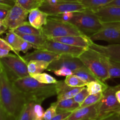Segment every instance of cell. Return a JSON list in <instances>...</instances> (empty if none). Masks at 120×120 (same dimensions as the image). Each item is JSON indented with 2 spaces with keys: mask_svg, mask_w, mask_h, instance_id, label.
I'll use <instances>...</instances> for the list:
<instances>
[{
  "mask_svg": "<svg viewBox=\"0 0 120 120\" xmlns=\"http://www.w3.org/2000/svg\"><path fill=\"white\" fill-rule=\"evenodd\" d=\"M0 101L8 114L16 120L26 103L25 97L14 86L1 63Z\"/></svg>",
  "mask_w": 120,
  "mask_h": 120,
  "instance_id": "obj_1",
  "label": "cell"
},
{
  "mask_svg": "<svg viewBox=\"0 0 120 120\" xmlns=\"http://www.w3.org/2000/svg\"><path fill=\"white\" fill-rule=\"evenodd\" d=\"M13 83L27 101L35 103L42 104L46 98L56 95L55 84H43L30 76L18 79Z\"/></svg>",
  "mask_w": 120,
  "mask_h": 120,
  "instance_id": "obj_2",
  "label": "cell"
},
{
  "mask_svg": "<svg viewBox=\"0 0 120 120\" xmlns=\"http://www.w3.org/2000/svg\"><path fill=\"white\" fill-rule=\"evenodd\" d=\"M79 58L97 79L104 82L110 79L108 70L109 58L105 55L88 48L79 56Z\"/></svg>",
  "mask_w": 120,
  "mask_h": 120,
  "instance_id": "obj_3",
  "label": "cell"
},
{
  "mask_svg": "<svg viewBox=\"0 0 120 120\" xmlns=\"http://www.w3.org/2000/svg\"><path fill=\"white\" fill-rule=\"evenodd\" d=\"M69 22L89 37L97 32L103 27V22L90 9L74 12L73 17Z\"/></svg>",
  "mask_w": 120,
  "mask_h": 120,
  "instance_id": "obj_4",
  "label": "cell"
},
{
  "mask_svg": "<svg viewBox=\"0 0 120 120\" xmlns=\"http://www.w3.org/2000/svg\"><path fill=\"white\" fill-rule=\"evenodd\" d=\"M42 34L47 39L72 35H86L76 26L48 16L46 24L41 29Z\"/></svg>",
  "mask_w": 120,
  "mask_h": 120,
  "instance_id": "obj_5",
  "label": "cell"
},
{
  "mask_svg": "<svg viewBox=\"0 0 120 120\" xmlns=\"http://www.w3.org/2000/svg\"><path fill=\"white\" fill-rule=\"evenodd\" d=\"M0 62L11 80L30 76L28 71V62L25 60L23 56L9 54L0 59Z\"/></svg>",
  "mask_w": 120,
  "mask_h": 120,
  "instance_id": "obj_6",
  "label": "cell"
},
{
  "mask_svg": "<svg viewBox=\"0 0 120 120\" xmlns=\"http://www.w3.org/2000/svg\"><path fill=\"white\" fill-rule=\"evenodd\" d=\"M39 9L46 13L48 16H53L66 12L83 11L87 8L73 0H50L43 1Z\"/></svg>",
  "mask_w": 120,
  "mask_h": 120,
  "instance_id": "obj_7",
  "label": "cell"
},
{
  "mask_svg": "<svg viewBox=\"0 0 120 120\" xmlns=\"http://www.w3.org/2000/svg\"><path fill=\"white\" fill-rule=\"evenodd\" d=\"M117 86H109L103 92V96L98 103V120L102 119L120 107L116 96Z\"/></svg>",
  "mask_w": 120,
  "mask_h": 120,
  "instance_id": "obj_8",
  "label": "cell"
},
{
  "mask_svg": "<svg viewBox=\"0 0 120 120\" xmlns=\"http://www.w3.org/2000/svg\"><path fill=\"white\" fill-rule=\"evenodd\" d=\"M117 22L103 23V27L97 32L90 36L91 41H104L112 44L120 43V31Z\"/></svg>",
  "mask_w": 120,
  "mask_h": 120,
  "instance_id": "obj_9",
  "label": "cell"
},
{
  "mask_svg": "<svg viewBox=\"0 0 120 120\" xmlns=\"http://www.w3.org/2000/svg\"><path fill=\"white\" fill-rule=\"evenodd\" d=\"M39 49H44L59 55H70L79 57V56L85 50L86 48L73 46L48 39Z\"/></svg>",
  "mask_w": 120,
  "mask_h": 120,
  "instance_id": "obj_10",
  "label": "cell"
},
{
  "mask_svg": "<svg viewBox=\"0 0 120 120\" xmlns=\"http://www.w3.org/2000/svg\"><path fill=\"white\" fill-rule=\"evenodd\" d=\"M29 11L22 8L18 3L9 10L8 14L3 23L8 29H14L28 19Z\"/></svg>",
  "mask_w": 120,
  "mask_h": 120,
  "instance_id": "obj_11",
  "label": "cell"
},
{
  "mask_svg": "<svg viewBox=\"0 0 120 120\" xmlns=\"http://www.w3.org/2000/svg\"><path fill=\"white\" fill-rule=\"evenodd\" d=\"M84 66L79 57L70 55H60L58 59L50 63L46 70L53 71L60 68H64L74 71Z\"/></svg>",
  "mask_w": 120,
  "mask_h": 120,
  "instance_id": "obj_12",
  "label": "cell"
},
{
  "mask_svg": "<svg viewBox=\"0 0 120 120\" xmlns=\"http://www.w3.org/2000/svg\"><path fill=\"white\" fill-rule=\"evenodd\" d=\"M103 23L120 22V7L106 5L91 9Z\"/></svg>",
  "mask_w": 120,
  "mask_h": 120,
  "instance_id": "obj_13",
  "label": "cell"
},
{
  "mask_svg": "<svg viewBox=\"0 0 120 120\" xmlns=\"http://www.w3.org/2000/svg\"><path fill=\"white\" fill-rule=\"evenodd\" d=\"M98 120V103L90 106L79 107L73 111L64 120Z\"/></svg>",
  "mask_w": 120,
  "mask_h": 120,
  "instance_id": "obj_14",
  "label": "cell"
},
{
  "mask_svg": "<svg viewBox=\"0 0 120 120\" xmlns=\"http://www.w3.org/2000/svg\"><path fill=\"white\" fill-rule=\"evenodd\" d=\"M89 48L101 53L111 60L120 63V43L100 45L93 42Z\"/></svg>",
  "mask_w": 120,
  "mask_h": 120,
  "instance_id": "obj_15",
  "label": "cell"
},
{
  "mask_svg": "<svg viewBox=\"0 0 120 120\" xmlns=\"http://www.w3.org/2000/svg\"><path fill=\"white\" fill-rule=\"evenodd\" d=\"M53 41L62 42L73 46L80 47L83 48H88L93 41L87 35H72V36H63V37L53 38Z\"/></svg>",
  "mask_w": 120,
  "mask_h": 120,
  "instance_id": "obj_16",
  "label": "cell"
},
{
  "mask_svg": "<svg viewBox=\"0 0 120 120\" xmlns=\"http://www.w3.org/2000/svg\"><path fill=\"white\" fill-rule=\"evenodd\" d=\"M56 86L57 101L63 100L69 98H72L79 93L84 87H73L66 84L64 80L57 81Z\"/></svg>",
  "mask_w": 120,
  "mask_h": 120,
  "instance_id": "obj_17",
  "label": "cell"
},
{
  "mask_svg": "<svg viewBox=\"0 0 120 120\" xmlns=\"http://www.w3.org/2000/svg\"><path fill=\"white\" fill-rule=\"evenodd\" d=\"M60 56V55L44 49H35L32 52L26 54L23 57L26 62L36 60L45 61L50 63L58 59Z\"/></svg>",
  "mask_w": 120,
  "mask_h": 120,
  "instance_id": "obj_18",
  "label": "cell"
},
{
  "mask_svg": "<svg viewBox=\"0 0 120 120\" xmlns=\"http://www.w3.org/2000/svg\"><path fill=\"white\" fill-rule=\"evenodd\" d=\"M48 15L42 11L39 8H35L29 11L28 15V22L34 27L41 29L46 24L48 20Z\"/></svg>",
  "mask_w": 120,
  "mask_h": 120,
  "instance_id": "obj_19",
  "label": "cell"
},
{
  "mask_svg": "<svg viewBox=\"0 0 120 120\" xmlns=\"http://www.w3.org/2000/svg\"><path fill=\"white\" fill-rule=\"evenodd\" d=\"M18 35L20 36L24 41L31 43L34 46L35 49H39L43 45L46 40V37L43 35H29L23 34L19 32H15Z\"/></svg>",
  "mask_w": 120,
  "mask_h": 120,
  "instance_id": "obj_20",
  "label": "cell"
},
{
  "mask_svg": "<svg viewBox=\"0 0 120 120\" xmlns=\"http://www.w3.org/2000/svg\"><path fill=\"white\" fill-rule=\"evenodd\" d=\"M55 104L57 112H71L80 107V104L75 101L73 98L56 101Z\"/></svg>",
  "mask_w": 120,
  "mask_h": 120,
  "instance_id": "obj_21",
  "label": "cell"
},
{
  "mask_svg": "<svg viewBox=\"0 0 120 120\" xmlns=\"http://www.w3.org/2000/svg\"><path fill=\"white\" fill-rule=\"evenodd\" d=\"M4 39L12 47L14 53L18 56L19 55V47L22 41V39L11 29H8Z\"/></svg>",
  "mask_w": 120,
  "mask_h": 120,
  "instance_id": "obj_22",
  "label": "cell"
},
{
  "mask_svg": "<svg viewBox=\"0 0 120 120\" xmlns=\"http://www.w3.org/2000/svg\"><path fill=\"white\" fill-rule=\"evenodd\" d=\"M50 63L41 60H30L28 62V71L30 76L36 74L41 73L44 70H47Z\"/></svg>",
  "mask_w": 120,
  "mask_h": 120,
  "instance_id": "obj_23",
  "label": "cell"
},
{
  "mask_svg": "<svg viewBox=\"0 0 120 120\" xmlns=\"http://www.w3.org/2000/svg\"><path fill=\"white\" fill-rule=\"evenodd\" d=\"M109 86L105 83L104 82L97 79L88 83L86 85V89L89 94H94L103 93L106 90Z\"/></svg>",
  "mask_w": 120,
  "mask_h": 120,
  "instance_id": "obj_24",
  "label": "cell"
},
{
  "mask_svg": "<svg viewBox=\"0 0 120 120\" xmlns=\"http://www.w3.org/2000/svg\"><path fill=\"white\" fill-rule=\"evenodd\" d=\"M84 5L87 9H95L107 5L113 0H73Z\"/></svg>",
  "mask_w": 120,
  "mask_h": 120,
  "instance_id": "obj_25",
  "label": "cell"
},
{
  "mask_svg": "<svg viewBox=\"0 0 120 120\" xmlns=\"http://www.w3.org/2000/svg\"><path fill=\"white\" fill-rule=\"evenodd\" d=\"M73 74L78 76L86 83L97 80L92 72L85 66L73 71Z\"/></svg>",
  "mask_w": 120,
  "mask_h": 120,
  "instance_id": "obj_26",
  "label": "cell"
},
{
  "mask_svg": "<svg viewBox=\"0 0 120 120\" xmlns=\"http://www.w3.org/2000/svg\"><path fill=\"white\" fill-rule=\"evenodd\" d=\"M35 104L32 101H27L15 120H33V108Z\"/></svg>",
  "mask_w": 120,
  "mask_h": 120,
  "instance_id": "obj_27",
  "label": "cell"
},
{
  "mask_svg": "<svg viewBox=\"0 0 120 120\" xmlns=\"http://www.w3.org/2000/svg\"><path fill=\"white\" fill-rule=\"evenodd\" d=\"M11 30H12L15 32H19L23 34H29V35H41L42 34L41 29L34 28L28 21L21 24L15 29H11Z\"/></svg>",
  "mask_w": 120,
  "mask_h": 120,
  "instance_id": "obj_28",
  "label": "cell"
},
{
  "mask_svg": "<svg viewBox=\"0 0 120 120\" xmlns=\"http://www.w3.org/2000/svg\"><path fill=\"white\" fill-rule=\"evenodd\" d=\"M16 2L29 12L35 8H39L43 3V0H16Z\"/></svg>",
  "mask_w": 120,
  "mask_h": 120,
  "instance_id": "obj_29",
  "label": "cell"
},
{
  "mask_svg": "<svg viewBox=\"0 0 120 120\" xmlns=\"http://www.w3.org/2000/svg\"><path fill=\"white\" fill-rule=\"evenodd\" d=\"M64 82L68 86L73 87H86L87 83H86L81 79H80L78 76L75 75H71L66 77Z\"/></svg>",
  "mask_w": 120,
  "mask_h": 120,
  "instance_id": "obj_30",
  "label": "cell"
},
{
  "mask_svg": "<svg viewBox=\"0 0 120 120\" xmlns=\"http://www.w3.org/2000/svg\"><path fill=\"white\" fill-rule=\"evenodd\" d=\"M31 77H34L35 79L39 82L40 83H43L46 84H56L57 82V80L54 77L47 74L46 73H41L36 74Z\"/></svg>",
  "mask_w": 120,
  "mask_h": 120,
  "instance_id": "obj_31",
  "label": "cell"
},
{
  "mask_svg": "<svg viewBox=\"0 0 120 120\" xmlns=\"http://www.w3.org/2000/svg\"><path fill=\"white\" fill-rule=\"evenodd\" d=\"M108 70H109L110 79L120 78V63L114 62L109 59L108 62Z\"/></svg>",
  "mask_w": 120,
  "mask_h": 120,
  "instance_id": "obj_32",
  "label": "cell"
},
{
  "mask_svg": "<svg viewBox=\"0 0 120 120\" xmlns=\"http://www.w3.org/2000/svg\"><path fill=\"white\" fill-rule=\"evenodd\" d=\"M103 96V93L94 94H89L85 100L80 105V107H84L90 106L98 103Z\"/></svg>",
  "mask_w": 120,
  "mask_h": 120,
  "instance_id": "obj_33",
  "label": "cell"
},
{
  "mask_svg": "<svg viewBox=\"0 0 120 120\" xmlns=\"http://www.w3.org/2000/svg\"><path fill=\"white\" fill-rule=\"evenodd\" d=\"M10 51L13 52L12 47L4 39L0 37V59L8 56Z\"/></svg>",
  "mask_w": 120,
  "mask_h": 120,
  "instance_id": "obj_34",
  "label": "cell"
},
{
  "mask_svg": "<svg viewBox=\"0 0 120 120\" xmlns=\"http://www.w3.org/2000/svg\"><path fill=\"white\" fill-rule=\"evenodd\" d=\"M44 113L41 104L35 103L33 108V120H43Z\"/></svg>",
  "mask_w": 120,
  "mask_h": 120,
  "instance_id": "obj_35",
  "label": "cell"
},
{
  "mask_svg": "<svg viewBox=\"0 0 120 120\" xmlns=\"http://www.w3.org/2000/svg\"><path fill=\"white\" fill-rule=\"evenodd\" d=\"M57 114V107L55 103L50 104V107L45 111L43 120H50Z\"/></svg>",
  "mask_w": 120,
  "mask_h": 120,
  "instance_id": "obj_36",
  "label": "cell"
},
{
  "mask_svg": "<svg viewBox=\"0 0 120 120\" xmlns=\"http://www.w3.org/2000/svg\"><path fill=\"white\" fill-rule=\"evenodd\" d=\"M89 95V92H88L87 90L86 87H84L79 93L77 94L75 97H73V99L75 100V101L76 102H77V103L81 105L82 103L84 102V101L85 100L86 98H87L88 96Z\"/></svg>",
  "mask_w": 120,
  "mask_h": 120,
  "instance_id": "obj_37",
  "label": "cell"
},
{
  "mask_svg": "<svg viewBox=\"0 0 120 120\" xmlns=\"http://www.w3.org/2000/svg\"><path fill=\"white\" fill-rule=\"evenodd\" d=\"M74 12H66L62 13V14H58L53 16H50L53 18L57 19L60 20V21H64V22H69L73 17Z\"/></svg>",
  "mask_w": 120,
  "mask_h": 120,
  "instance_id": "obj_38",
  "label": "cell"
},
{
  "mask_svg": "<svg viewBox=\"0 0 120 120\" xmlns=\"http://www.w3.org/2000/svg\"><path fill=\"white\" fill-rule=\"evenodd\" d=\"M0 120H15L14 117H12L6 111L0 101Z\"/></svg>",
  "mask_w": 120,
  "mask_h": 120,
  "instance_id": "obj_39",
  "label": "cell"
},
{
  "mask_svg": "<svg viewBox=\"0 0 120 120\" xmlns=\"http://www.w3.org/2000/svg\"><path fill=\"white\" fill-rule=\"evenodd\" d=\"M53 73L57 76H68L69 75H73V71L68 68H60L59 69L55 70L53 71Z\"/></svg>",
  "mask_w": 120,
  "mask_h": 120,
  "instance_id": "obj_40",
  "label": "cell"
},
{
  "mask_svg": "<svg viewBox=\"0 0 120 120\" xmlns=\"http://www.w3.org/2000/svg\"><path fill=\"white\" fill-rule=\"evenodd\" d=\"M32 48L34 49V46L31 43L22 39L19 47V52H22L23 53H26L30 49H32Z\"/></svg>",
  "mask_w": 120,
  "mask_h": 120,
  "instance_id": "obj_41",
  "label": "cell"
},
{
  "mask_svg": "<svg viewBox=\"0 0 120 120\" xmlns=\"http://www.w3.org/2000/svg\"><path fill=\"white\" fill-rule=\"evenodd\" d=\"M15 3L14 0H0V7L10 9Z\"/></svg>",
  "mask_w": 120,
  "mask_h": 120,
  "instance_id": "obj_42",
  "label": "cell"
},
{
  "mask_svg": "<svg viewBox=\"0 0 120 120\" xmlns=\"http://www.w3.org/2000/svg\"><path fill=\"white\" fill-rule=\"evenodd\" d=\"M71 112H57V114L50 120H64L68 118Z\"/></svg>",
  "mask_w": 120,
  "mask_h": 120,
  "instance_id": "obj_43",
  "label": "cell"
},
{
  "mask_svg": "<svg viewBox=\"0 0 120 120\" xmlns=\"http://www.w3.org/2000/svg\"><path fill=\"white\" fill-rule=\"evenodd\" d=\"M100 120H120V114L114 112H111Z\"/></svg>",
  "mask_w": 120,
  "mask_h": 120,
  "instance_id": "obj_44",
  "label": "cell"
},
{
  "mask_svg": "<svg viewBox=\"0 0 120 120\" xmlns=\"http://www.w3.org/2000/svg\"><path fill=\"white\" fill-rule=\"evenodd\" d=\"M9 9L0 7V22H3L5 19Z\"/></svg>",
  "mask_w": 120,
  "mask_h": 120,
  "instance_id": "obj_45",
  "label": "cell"
},
{
  "mask_svg": "<svg viewBox=\"0 0 120 120\" xmlns=\"http://www.w3.org/2000/svg\"><path fill=\"white\" fill-rule=\"evenodd\" d=\"M8 28L3 23V22H0V35L7 31L8 30Z\"/></svg>",
  "mask_w": 120,
  "mask_h": 120,
  "instance_id": "obj_46",
  "label": "cell"
},
{
  "mask_svg": "<svg viewBox=\"0 0 120 120\" xmlns=\"http://www.w3.org/2000/svg\"><path fill=\"white\" fill-rule=\"evenodd\" d=\"M116 96L118 103L120 104V84L117 85V90L116 91Z\"/></svg>",
  "mask_w": 120,
  "mask_h": 120,
  "instance_id": "obj_47",
  "label": "cell"
},
{
  "mask_svg": "<svg viewBox=\"0 0 120 120\" xmlns=\"http://www.w3.org/2000/svg\"><path fill=\"white\" fill-rule=\"evenodd\" d=\"M107 5L119 6V7H120V0H113L112 2H110Z\"/></svg>",
  "mask_w": 120,
  "mask_h": 120,
  "instance_id": "obj_48",
  "label": "cell"
},
{
  "mask_svg": "<svg viewBox=\"0 0 120 120\" xmlns=\"http://www.w3.org/2000/svg\"><path fill=\"white\" fill-rule=\"evenodd\" d=\"M114 112H117V113H118V114H120V107L118 109H117V110H116V111H114Z\"/></svg>",
  "mask_w": 120,
  "mask_h": 120,
  "instance_id": "obj_49",
  "label": "cell"
},
{
  "mask_svg": "<svg viewBox=\"0 0 120 120\" xmlns=\"http://www.w3.org/2000/svg\"><path fill=\"white\" fill-rule=\"evenodd\" d=\"M117 28H118V30L120 31V22H117Z\"/></svg>",
  "mask_w": 120,
  "mask_h": 120,
  "instance_id": "obj_50",
  "label": "cell"
},
{
  "mask_svg": "<svg viewBox=\"0 0 120 120\" xmlns=\"http://www.w3.org/2000/svg\"><path fill=\"white\" fill-rule=\"evenodd\" d=\"M43 1H50V0H43ZM54 1H56V0H54Z\"/></svg>",
  "mask_w": 120,
  "mask_h": 120,
  "instance_id": "obj_51",
  "label": "cell"
},
{
  "mask_svg": "<svg viewBox=\"0 0 120 120\" xmlns=\"http://www.w3.org/2000/svg\"><path fill=\"white\" fill-rule=\"evenodd\" d=\"M0 67H1V62H0Z\"/></svg>",
  "mask_w": 120,
  "mask_h": 120,
  "instance_id": "obj_52",
  "label": "cell"
},
{
  "mask_svg": "<svg viewBox=\"0 0 120 120\" xmlns=\"http://www.w3.org/2000/svg\"><path fill=\"white\" fill-rule=\"evenodd\" d=\"M14 1H15V2H16V0H14Z\"/></svg>",
  "mask_w": 120,
  "mask_h": 120,
  "instance_id": "obj_53",
  "label": "cell"
},
{
  "mask_svg": "<svg viewBox=\"0 0 120 120\" xmlns=\"http://www.w3.org/2000/svg\"></svg>",
  "mask_w": 120,
  "mask_h": 120,
  "instance_id": "obj_54",
  "label": "cell"
}]
</instances>
